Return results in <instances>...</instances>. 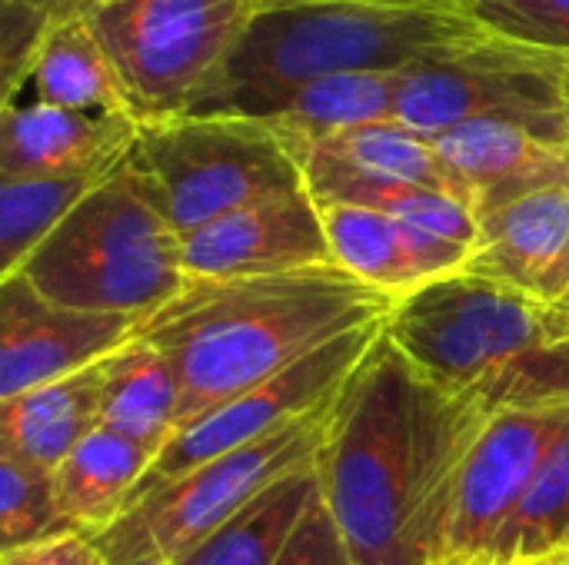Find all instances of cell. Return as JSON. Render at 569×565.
I'll use <instances>...</instances> for the list:
<instances>
[{
	"label": "cell",
	"mask_w": 569,
	"mask_h": 565,
	"mask_svg": "<svg viewBox=\"0 0 569 565\" xmlns=\"http://www.w3.org/2000/svg\"><path fill=\"white\" fill-rule=\"evenodd\" d=\"M443 565H477V563H453V559H447Z\"/></svg>",
	"instance_id": "38"
},
{
	"label": "cell",
	"mask_w": 569,
	"mask_h": 565,
	"mask_svg": "<svg viewBox=\"0 0 569 565\" xmlns=\"http://www.w3.org/2000/svg\"><path fill=\"white\" fill-rule=\"evenodd\" d=\"M387 340L447 396L500 416L569 406V313L460 270L397 300Z\"/></svg>",
	"instance_id": "3"
},
{
	"label": "cell",
	"mask_w": 569,
	"mask_h": 565,
	"mask_svg": "<svg viewBox=\"0 0 569 565\" xmlns=\"http://www.w3.org/2000/svg\"><path fill=\"white\" fill-rule=\"evenodd\" d=\"M383 330H387V320L357 326V330L330 340L327 346L313 350L290 370L257 383L253 390L227 400L223 406L210 410L207 416H200L197 423L180 430L153 456V463H150L147 476L140 480V486L133 490L127 509L137 500H143L147 493L160 490L163 483H170L223 453H233L253 440H263L303 416H313L317 410L333 406L340 400V393L353 383L360 366L370 360V353L377 350Z\"/></svg>",
	"instance_id": "10"
},
{
	"label": "cell",
	"mask_w": 569,
	"mask_h": 565,
	"mask_svg": "<svg viewBox=\"0 0 569 565\" xmlns=\"http://www.w3.org/2000/svg\"><path fill=\"white\" fill-rule=\"evenodd\" d=\"M283 3H307V0H260V10L263 7H283Z\"/></svg>",
	"instance_id": "35"
},
{
	"label": "cell",
	"mask_w": 569,
	"mask_h": 565,
	"mask_svg": "<svg viewBox=\"0 0 569 565\" xmlns=\"http://www.w3.org/2000/svg\"><path fill=\"white\" fill-rule=\"evenodd\" d=\"M333 410L337 403L137 500L113 526L93 536L107 565H173L187 556L277 480L310 466L330 436Z\"/></svg>",
	"instance_id": "7"
},
{
	"label": "cell",
	"mask_w": 569,
	"mask_h": 565,
	"mask_svg": "<svg viewBox=\"0 0 569 565\" xmlns=\"http://www.w3.org/2000/svg\"><path fill=\"white\" fill-rule=\"evenodd\" d=\"M153 450L130 443L110 430H93L57 470V513L67 533L97 536L113 526L147 476L153 463Z\"/></svg>",
	"instance_id": "20"
},
{
	"label": "cell",
	"mask_w": 569,
	"mask_h": 565,
	"mask_svg": "<svg viewBox=\"0 0 569 565\" xmlns=\"http://www.w3.org/2000/svg\"><path fill=\"white\" fill-rule=\"evenodd\" d=\"M433 143L457 196L477 220L523 196L569 186V147L507 120H473L440 133Z\"/></svg>",
	"instance_id": "14"
},
{
	"label": "cell",
	"mask_w": 569,
	"mask_h": 565,
	"mask_svg": "<svg viewBox=\"0 0 569 565\" xmlns=\"http://www.w3.org/2000/svg\"><path fill=\"white\" fill-rule=\"evenodd\" d=\"M137 323L57 306L20 273L0 280V403L103 363L133 340Z\"/></svg>",
	"instance_id": "12"
},
{
	"label": "cell",
	"mask_w": 569,
	"mask_h": 565,
	"mask_svg": "<svg viewBox=\"0 0 569 565\" xmlns=\"http://www.w3.org/2000/svg\"><path fill=\"white\" fill-rule=\"evenodd\" d=\"M487 423L420 376L383 330L317 456L323 506L353 563H447L460 476Z\"/></svg>",
	"instance_id": "1"
},
{
	"label": "cell",
	"mask_w": 569,
	"mask_h": 565,
	"mask_svg": "<svg viewBox=\"0 0 569 565\" xmlns=\"http://www.w3.org/2000/svg\"><path fill=\"white\" fill-rule=\"evenodd\" d=\"M547 559L569 563V436L550 453L510 523L477 563L530 565Z\"/></svg>",
	"instance_id": "26"
},
{
	"label": "cell",
	"mask_w": 569,
	"mask_h": 565,
	"mask_svg": "<svg viewBox=\"0 0 569 565\" xmlns=\"http://www.w3.org/2000/svg\"><path fill=\"white\" fill-rule=\"evenodd\" d=\"M320 213L337 266L390 300H403L427 283L460 273L473 253L380 210L320 203Z\"/></svg>",
	"instance_id": "17"
},
{
	"label": "cell",
	"mask_w": 569,
	"mask_h": 565,
	"mask_svg": "<svg viewBox=\"0 0 569 565\" xmlns=\"http://www.w3.org/2000/svg\"><path fill=\"white\" fill-rule=\"evenodd\" d=\"M337 266L320 203L290 190L233 210L183 236L187 280H243Z\"/></svg>",
	"instance_id": "13"
},
{
	"label": "cell",
	"mask_w": 569,
	"mask_h": 565,
	"mask_svg": "<svg viewBox=\"0 0 569 565\" xmlns=\"http://www.w3.org/2000/svg\"><path fill=\"white\" fill-rule=\"evenodd\" d=\"M67 533L57 513L53 473L0 453V546L13 553L47 536Z\"/></svg>",
	"instance_id": "28"
},
{
	"label": "cell",
	"mask_w": 569,
	"mask_h": 565,
	"mask_svg": "<svg viewBox=\"0 0 569 565\" xmlns=\"http://www.w3.org/2000/svg\"><path fill=\"white\" fill-rule=\"evenodd\" d=\"M103 410V363L0 403V453L53 473L93 430Z\"/></svg>",
	"instance_id": "18"
},
{
	"label": "cell",
	"mask_w": 569,
	"mask_h": 565,
	"mask_svg": "<svg viewBox=\"0 0 569 565\" xmlns=\"http://www.w3.org/2000/svg\"><path fill=\"white\" fill-rule=\"evenodd\" d=\"M40 103L80 113H130L137 117L127 87L103 50L83 10L60 7L30 73ZM140 120V117H137Z\"/></svg>",
	"instance_id": "22"
},
{
	"label": "cell",
	"mask_w": 569,
	"mask_h": 565,
	"mask_svg": "<svg viewBox=\"0 0 569 565\" xmlns=\"http://www.w3.org/2000/svg\"><path fill=\"white\" fill-rule=\"evenodd\" d=\"M113 173L0 180V280L17 276L30 253Z\"/></svg>",
	"instance_id": "25"
},
{
	"label": "cell",
	"mask_w": 569,
	"mask_h": 565,
	"mask_svg": "<svg viewBox=\"0 0 569 565\" xmlns=\"http://www.w3.org/2000/svg\"><path fill=\"white\" fill-rule=\"evenodd\" d=\"M27 3H50V7H63V0H27Z\"/></svg>",
	"instance_id": "36"
},
{
	"label": "cell",
	"mask_w": 569,
	"mask_h": 565,
	"mask_svg": "<svg viewBox=\"0 0 569 565\" xmlns=\"http://www.w3.org/2000/svg\"><path fill=\"white\" fill-rule=\"evenodd\" d=\"M260 0H113L83 10L140 120L180 117L223 67Z\"/></svg>",
	"instance_id": "8"
},
{
	"label": "cell",
	"mask_w": 569,
	"mask_h": 565,
	"mask_svg": "<svg viewBox=\"0 0 569 565\" xmlns=\"http://www.w3.org/2000/svg\"><path fill=\"white\" fill-rule=\"evenodd\" d=\"M20 276L57 306L133 320L157 313L190 283L183 236L123 167L30 253Z\"/></svg>",
	"instance_id": "5"
},
{
	"label": "cell",
	"mask_w": 569,
	"mask_h": 565,
	"mask_svg": "<svg viewBox=\"0 0 569 565\" xmlns=\"http://www.w3.org/2000/svg\"><path fill=\"white\" fill-rule=\"evenodd\" d=\"M293 153L300 157L307 190L313 193L317 203H350V206L380 210V213L397 216L417 230H427L433 236H443V240L477 250L480 220L457 196H447V193H437L427 186H410V183H393V180H377V176L357 173L313 147H297Z\"/></svg>",
	"instance_id": "19"
},
{
	"label": "cell",
	"mask_w": 569,
	"mask_h": 565,
	"mask_svg": "<svg viewBox=\"0 0 569 565\" xmlns=\"http://www.w3.org/2000/svg\"><path fill=\"white\" fill-rule=\"evenodd\" d=\"M569 436V406L510 410L487 423L467 456L447 559L477 563L510 523L550 453Z\"/></svg>",
	"instance_id": "11"
},
{
	"label": "cell",
	"mask_w": 569,
	"mask_h": 565,
	"mask_svg": "<svg viewBox=\"0 0 569 565\" xmlns=\"http://www.w3.org/2000/svg\"><path fill=\"white\" fill-rule=\"evenodd\" d=\"M550 57V53H547ZM553 60V70H557V77H560V83H563V93H567V103H569V57H550Z\"/></svg>",
	"instance_id": "33"
},
{
	"label": "cell",
	"mask_w": 569,
	"mask_h": 565,
	"mask_svg": "<svg viewBox=\"0 0 569 565\" xmlns=\"http://www.w3.org/2000/svg\"><path fill=\"white\" fill-rule=\"evenodd\" d=\"M490 40L450 0H307L263 7L187 113L253 117L337 73L410 70Z\"/></svg>",
	"instance_id": "4"
},
{
	"label": "cell",
	"mask_w": 569,
	"mask_h": 565,
	"mask_svg": "<svg viewBox=\"0 0 569 565\" xmlns=\"http://www.w3.org/2000/svg\"><path fill=\"white\" fill-rule=\"evenodd\" d=\"M487 37L569 57V0H450Z\"/></svg>",
	"instance_id": "29"
},
{
	"label": "cell",
	"mask_w": 569,
	"mask_h": 565,
	"mask_svg": "<svg viewBox=\"0 0 569 565\" xmlns=\"http://www.w3.org/2000/svg\"><path fill=\"white\" fill-rule=\"evenodd\" d=\"M123 170L180 236L307 186L290 140L267 120L243 113L140 120Z\"/></svg>",
	"instance_id": "6"
},
{
	"label": "cell",
	"mask_w": 569,
	"mask_h": 565,
	"mask_svg": "<svg viewBox=\"0 0 569 565\" xmlns=\"http://www.w3.org/2000/svg\"><path fill=\"white\" fill-rule=\"evenodd\" d=\"M277 565H357L330 509L323 506V496L320 503L303 516L300 529L293 533L290 546L283 549L280 563Z\"/></svg>",
	"instance_id": "31"
},
{
	"label": "cell",
	"mask_w": 569,
	"mask_h": 565,
	"mask_svg": "<svg viewBox=\"0 0 569 565\" xmlns=\"http://www.w3.org/2000/svg\"><path fill=\"white\" fill-rule=\"evenodd\" d=\"M177 373L150 343L133 336L103 360V430L160 453L177 433Z\"/></svg>",
	"instance_id": "24"
},
{
	"label": "cell",
	"mask_w": 569,
	"mask_h": 565,
	"mask_svg": "<svg viewBox=\"0 0 569 565\" xmlns=\"http://www.w3.org/2000/svg\"><path fill=\"white\" fill-rule=\"evenodd\" d=\"M140 120L130 113H80L53 103L0 110V180L73 176L120 170Z\"/></svg>",
	"instance_id": "15"
},
{
	"label": "cell",
	"mask_w": 569,
	"mask_h": 565,
	"mask_svg": "<svg viewBox=\"0 0 569 565\" xmlns=\"http://www.w3.org/2000/svg\"><path fill=\"white\" fill-rule=\"evenodd\" d=\"M303 147H313V150L340 160L343 167L367 173V176H377V180L427 186V190L457 196V186H453V180H450V173L437 153V143L413 133L400 120L367 123V127L337 133L330 140H320V143H303Z\"/></svg>",
	"instance_id": "27"
},
{
	"label": "cell",
	"mask_w": 569,
	"mask_h": 565,
	"mask_svg": "<svg viewBox=\"0 0 569 565\" xmlns=\"http://www.w3.org/2000/svg\"><path fill=\"white\" fill-rule=\"evenodd\" d=\"M463 270L569 313V186L523 196L480 220Z\"/></svg>",
	"instance_id": "16"
},
{
	"label": "cell",
	"mask_w": 569,
	"mask_h": 565,
	"mask_svg": "<svg viewBox=\"0 0 569 565\" xmlns=\"http://www.w3.org/2000/svg\"><path fill=\"white\" fill-rule=\"evenodd\" d=\"M397 300L340 266L243 280H190L133 330L177 373V433L290 370L330 340L383 323ZM173 433V436H177Z\"/></svg>",
	"instance_id": "2"
},
{
	"label": "cell",
	"mask_w": 569,
	"mask_h": 565,
	"mask_svg": "<svg viewBox=\"0 0 569 565\" xmlns=\"http://www.w3.org/2000/svg\"><path fill=\"white\" fill-rule=\"evenodd\" d=\"M400 83L403 70L337 73L273 97L253 117L277 127L290 147L320 143L367 123L393 120Z\"/></svg>",
	"instance_id": "21"
},
{
	"label": "cell",
	"mask_w": 569,
	"mask_h": 565,
	"mask_svg": "<svg viewBox=\"0 0 569 565\" xmlns=\"http://www.w3.org/2000/svg\"><path fill=\"white\" fill-rule=\"evenodd\" d=\"M0 565H107L100 546L87 533H57L40 543L0 553Z\"/></svg>",
	"instance_id": "32"
},
{
	"label": "cell",
	"mask_w": 569,
	"mask_h": 565,
	"mask_svg": "<svg viewBox=\"0 0 569 565\" xmlns=\"http://www.w3.org/2000/svg\"><path fill=\"white\" fill-rule=\"evenodd\" d=\"M67 7L73 10H93V7H103V3H113V0H63Z\"/></svg>",
	"instance_id": "34"
},
{
	"label": "cell",
	"mask_w": 569,
	"mask_h": 565,
	"mask_svg": "<svg viewBox=\"0 0 569 565\" xmlns=\"http://www.w3.org/2000/svg\"><path fill=\"white\" fill-rule=\"evenodd\" d=\"M317 460L277 480L173 565H277L303 516L320 503Z\"/></svg>",
	"instance_id": "23"
},
{
	"label": "cell",
	"mask_w": 569,
	"mask_h": 565,
	"mask_svg": "<svg viewBox=\"0 0 569 565\" xmlns=\"http://www.w3.org/2000/svg\"><path fill=\"white\" fill-rule=\"evenodd\" d=\"M393 120L427 140L473 120H507L569 147V103L553 60L493 37L403 70Z\"/></svg>",
	"instance_id": "9"
},
{
	"label": "cell",
	"mask_w": 569,
	"mask_h": 565,
	"mask_svg": "<svg viewBox=\"0 0 569 565\" xmlns=\"http://www.w3.org/2000/svg\"><path fill=\"white\" fill-rule=\"evenodd\" d=\"M530 565H569V563H560V559H547V563H530Z\"/></svg>",
	"instance_id": "37"
},
{
	"label": "cell",
	"mask_w": 569,
	"mask_h": 565,
	"mask_svg": "<svg viewBox=\"0 0 569 565\" xmlns=\"http://www.w3.org/2000/svg\"><path fill=\"white\" fill-rule=\"evenodd\" d=\"M60 7L0 0V97L3 107L17 103L20 87L30 80L43 37Z\"/></svg>",
	"instance_id": "30"
}]
</instances>
